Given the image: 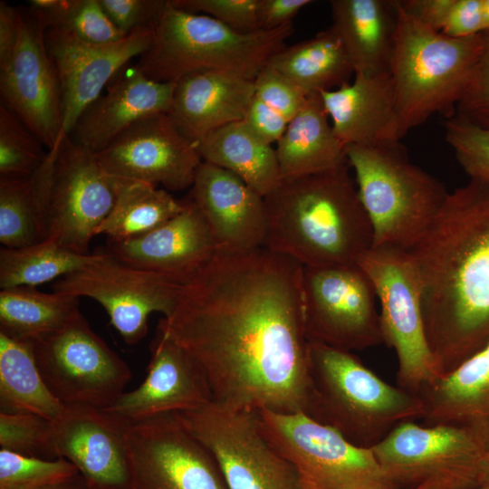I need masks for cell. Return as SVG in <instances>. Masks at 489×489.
Here are the masks:
<instances>
[{
	"label": "cell",
	"mask_w": 489,
	"mask_h": 489,
	"mask_svg": "<svg viewBox=\"0 0 489 489\" xmlns=\"http://www.w3.org/2000/svg\"><path fill=\"white\" fill-rule=\"evenodd\" d=\"M46 27L30 8L20 9L19 37L11 57L0 65V94L48 151L55 149L62 123L58 74L45 43Z\"/></svg>",
	"instance_id": "17"
},
{
	"label": "cell",
	"mask_w": 489,
	"mask_h": 489,
	"mask_svg": "<svg viewBox=\"0 0 489 489\" xmlns=\"http://www.w3.org/2000/svg\"><path fill=\"white\" fill-rule=\"evenodd\" d=\"M114 24L128 35L141 27L153 28L166 0H100Z\"/></svg>",
	"instance_id": "45"
},
{
	"label": "cell",
	"mask_w": 489,
	"mask_h": 489,
	"mask_svg": "<svg viewBox=\"0 0 489 489\" xmlns=\"http://www.w3.org/2000/svg\"><path fill=\"white\" fill-rule=\"evenodd\" d=\"M479 489H489V453L486 455Z\"/></svg>",
	"instance_id": "52"
},
{
	"label": "cell",
	"mask_w": 489,
	"mask_h": 489,
	"mask_svg": "<svg viewBox=\"0 0 489 489\" xmlns=\"http://www.w3.org/2000/svg\"><path fill=\"white\" fill-rule=\"evenodd\" d=\"M29 7L46 29L62 30L87 43H110L127 36L114 24L100 0H31Z\"/></svg>",
	"instance_id": "37"
},
{
	"label": "cell",
	"mask_w": 489,
	"mask_h": 489,
	"mask_svg": "<svg viewBox=\"0 0 489 489\" xmlns=\"http://www.w3.org/2000/svg\"><path fill=\"white\" fill-rule=\"evenodd\" d=\"M362 205L373 228V247L409 250L436 216L449 192L435 177L413 164L399 141L349 145Z\"/></svg>",
	"instance_id": "7"
},
{
	"label": "cell",
	"mask_w": 489,
	"mask_h": 489,
	"mask_svg": "<svg viewBox=\"0 0 489 489\" xmlns=\"http://www.w3.org/2000/svg\"><path fill=\"white\" fill-rule=\"evenodd\" d=\"M438 32L454 38L484 33L482 0H450Z\"/></svg>",
	"instance_id": "46"
},
{
	"label": "cell",
	"mask_w": 489,
	"mask_h": 489,
	"mask_svg": "<svg viewBox=\"0 0 489 489\" xmlns=\"http://www.w3.org/2000/svg\"><path fill=\"white\" fill-rule=\"evenodd\" d=\"M371 449L399 489L433 479H451L480 488L486 454L462 429L408 421Z\"/></svg>",
	"instance_id": "16"
},
{
	"label": "cell",
	"mask_w": 489,
	"mask_h": 489,
	"mask_svg": "<svg viewBox=\"0 0 489 489\" xmlns=\"http://www.w3.org/2000/svg\"><path fill=\"white\" fill-rule=\"evenodd\" d=\"M312 3L311 0H258L259 29L270 31L292 23L294 16Z\"/></svg>",
	"instance_id": "48"
},
{
	"label": "cell",
	"mask_w": 489,
	"mask_h": 489,
	"mask_svg": "<svg viewBox=\"0 0 489 489\" xmlns=\"http://www.w3.org/2000/svg\"><path fill=\"white\" fill-rule=\"evenodd\" d=\"M197 145L202 161L234 173L264 197L283 179L275 149L244 120L211 132Z\"/></svg>",
	"instance_id": "30"
},
{
	"label": "cell",
	"mask_w": 489,
	"mask_h": 489,
	"mask_svg": "<svg viewBox=\"0 0 489 489\" xmlns=\"http://www.w3.org/2000/svg\"><path fill=\"white\" fill-rule=\"evenodd\" d=\"M254 96L281 113L288 122L308 98L294 82L269 64L254 79Z\"/></svg>",
	"instance_id": "44"
},
{
	"label": "cell",
	"mask_w": 489,
	"mask_h": 489,
	"mask_svg": "<svg viewBox=\"0 0 489 489\" xmlns=\"http://www.w3.org/2000/svg\"><path fill=\"white\" fill-rule=\"evenodd\" d=\"M38 368L34 343L0 333V413L55 419L63 408Z\"/></svg>",
	"instance_id": "33"
},
{
	"label": "cell",
	"mask_w": 489,
	"mask_h": 489,
	"mask_svg": "<svg viewBox=\"0 0 489 489\" xmlns=\"http://www.w3.org/2000/svg\"><path fill=\"white\" fill-rule=\"evenodd\" d=\"M416 396L422 425L462 429L489 453V343Z\"/></svg>",
	"instance_id": "25"
},
{
	"label": "cell",
	"mask_w": 489,
	"mask_h": 489,
	"mask_svg": "<svg viewBox=\"0 0 489 489\" xmlns=\"http://www.w3.org/2000/svg\"><path fill=\"white\" fill-rule=\"evenodd\" d=\"M20 32V9L6 2L0 3V65L12 55Z\"/></svg>",
	"instance_id": "49"
},
{
	"label": "cell",
	"mask_w": 489,
	"mask_h": 489,
	"mask_svg": "<svg viewBox=\"0 0 489 489\" xmlns=\"http://www.w3.org/2000/svg\"><path fill=\"white\" fill-rule=\"evenodd\" d=\"M153 40L136 63L149 79L176 82L199 72H222L254 80L294 33L292 23L270 31L241 33L215 18L182 10L166 0Z\"/></svg>",
	"instance_id": "5"
},
{
	"label": "cell",
	"mask_w": 489,
	"mask_h": 489,
	"mask_svg": "<svg viewBox=\"0 0 489 489\" xmlns=\"http://www.w3.org/2000/svg\"><path fill=\"white\" fill-rule=\"evenodd\" d=\"M114 178L113 206L97 229L109 241H120L151 231L183 208V200L166 189L140 181Z\"/></svg>",
	"instance_id": "35"
},
{
	"label": "cell",
	"mask_w": 489,
	"mask_h": 489,
	"mask_svg": "<svg viewBox=\"0 0 489 489\" xmlns=\"http://www.w3.org/2000/svg\"><path fill=\"white\" fill-rule=\"evenodd\" d=\"M153 35V28L141 27L118 42L97 44L56 28L46 29V47L58 74L62 105V129L52 151L112 78L148 50Z\"/></svg>",
	"instance_id": "19"
},
{
	"label": "cell",
	"mask_w": 489,
	"mask_h": 489,
	"mask_svg": "<svg viewBox=\"0 0 489 489\" xmlns=\"http://www.w3.org/2000/svg\"><path fill=\"white\" fill-rule=\"evenodd\" d=\"M256 414L263 436L294 467L302 489H399L371 448L353 445L306 414Z\"/></svg>",
	"instance_id": "8"
},
{
	"label": "cell",
	"mask_w": 489,
	"mask_h": 489,
	"mask_svg": "<svg viewBox=\"0 0 489 489\" xmlns=\"http://www.w3.org/2000/svg\"><path fill=\"white\" fill-rule=\"evenodd\" d=\"M320 94L333 131L346 147L400 140L389 72L355 73L352 82Z\"/></svg>",
	"instance_id": "26"
},
{
	"label": "cell",
	"mask_w": 489,
	"mask_h": 489,
	"mask_svg": "<svg viewBox=\"0 0 489 489\" xmlns=\"http://www.w3.org/2000/svg\"><path fill=\"white\" fill-rule=\"evenodd\" d=\"M54 154L31 176L0 179V242L16 248L47 239L48 202Z\"/></svg>",
	"instance_id": "31"
},
{
	"label": "cell",
	"mask_w": 489,
	"mask_h": 489,
	"mask_svg": "<svg viewBox=\"0 0 489 489\" xmlns=\"http://www.w3.org/2000/svg\"><path fill=\"white\" fill-rule=\"evenodd\" d=\"M40 372L62 404L110 407L132 378L129 365L79 312L63 328L34 342Z\"/></svg>",
	"instance_id": "10"
},
{
	"label": "cell",
	"mask_w": 489,
	"mask_h": 489,
	"mask_svg": "<svg viewBox=\"0 0 489 489\" xmlns=\"http://www.w3.org/2000/svg\"><path fill=\"white\" fill-rule=\"evenodd\" d=\"M41 489H88V485L81 475L62 483L49 485Z\"/></svg>",
	"instance_id": "51"
},
{
	"label": "cell",
	"mask_w": 489,
	"mask_h": 489,
	"mask_svg": "<svg viewBox=\"0 0 489 489\" xmlns=\"http://www.w3.org/2000/svg\"><path fill=\"white\" fill-rule=\"evenodd\" d=\"M63 405L52 420L57 456L71 462L89 487L129 489V424L105 409Z\"/></svg>",
	"instance_id": "20"
},
{
	"label": "cell",
	"mask_w": 489,
	"mask_h": 489,
	"mask_svg": "<svg viewBox=\"0 0 489 489\" xmlns=\"http://www.w3.org/2000/svg\"><path fill=\"white\" fill-rule=\"evenodd\" d=\"M484 33L489 31V0H482Z\"/></svg>",
	"instance_id": "53"
},
{
	"label": "cell",
	"mask_w": 489,
	"mask_h": 489,
	"mask_svg": "<svg viewBox=\"0 0 489 489\" xmlns=\"http://www.w3.org/2000/svg\"><path fill=\"white\" fill-rule=\"evenodd\" d=\"M32 130L9 109L0 105V179H20L34 174L48 151Z\"/></svg>",
	"instance_id": "38"
},
{
	"label": "cell",
	"mask_w": 489,
	"mask_h": 489,
	"mask_svg": "<svg viewBox=\"0 0 489 489\" xmlns=\"http://www.w3.org/2000/svg\"><path fill=\"white\" fill-rule=\"evenodd\" d=\"M389 73L399 138L439 113L450 119L484 46V33L454 38L421 23L401 6Z\"/></svg>",
	"instance_id": "6"
},
{
	"label": "cell",
	"mask_w": 489,
	"mask_h": 489,
	"mask_svg": "<svg viewBox=\"0 0 489 489\" xmlns=\"http://www.w3.org/2000/svg\"><path fill=\"white\" fill-rule=\"evenodd\" d=\"M96 155L112 177L161 185L169 191L192 187L202 163L197 143L168 113L136 122Z\"/></svg>",
	"instance_id": "18"
},
{
	"label": "cell",
	"mask_w": 489,
	"mask_h": 489,
	"mask_svg": "<svg viewBox=\"0 0 489 489\" xmlns=\"http://www.w3.org/2000/svg\"><path fill=\"white\" fill-rule=\"evenodd\" d=\"M302 289L309 342L348 351L384 343L376 291L358 263L303 267Z\"/></svg>",
	"instance_id": "12"
},
{
	"label": "cell",
	"mask_w": 489,
	"mask_h": 489,
	"mask_svg": "<svg viewBox=\"0 0 489 489\" xmlns=\"http://www.w3.org/2000/svg\"><path fill=\"white\" fill-rule=\"evenodd\" d=\"M176 415L214 455L229 489H302L294 467L263 436L256 411L211 401Z\"/></svg>",
	"instance_id": "11"
},
{
	"label": "cell",
	"mask_w": 489,
	"mask_h": 489,
	"mask_svg": "<svg viewBox=\"0 0 489 489\" xmlns=\"http://www.w3.org/2000/svg\"><path fill=\"white\" fill-rule=\"evenodd\" d=\"M175 85L149 79L136 64L124 68L106 93L82 113L68 136L97 154L136 122L168 113Z\"/></svg>",
	"instance_id": "24"
},
{
	"label": "cell",
	"mask_w": 489,
	"mask_h": 489,
	"mask_svg": "<svg viewBox=\"0 0 489 489\" xmlns=\"http://www.w3.org/2000/svg\"><path fill=\"white\" fill-rule=\"evenodd\" d=\"M67 459H43L0 449V489H41L79 475Z\"/></svg>",
	"instance_id": "39"
},
{
	"label": "cell",
	"mask_w": 489,
	"mask_h": 489,
	"mask_svg": "<svg viewBox=\"0 0 489 489\" xmlns=\"http://www.w3.org/2000/svg\"><path fill=\"white\" fill-rule=\"evenodd\" d=\"M268 64L307 96L339 88L354 75L350 59L331 26L310 39L285 46Z\"/></svg>",
	"instance_id": "32"
},
{
	"label": "cell",
	"mask_w": 489,
	"mask_h": 489,
	"mask_svg": "<svg viewBox=\"0 0 489 489\" xmlns=\"http://www.w3.org/2000/svg\"><path fill=\"white\" fill-rule=\"evenodd\" d=\"M190 198L204 216L217 252L242 253L264 246V198L234 173L202 161Z\"/></svg>",
	"instance_id": "23"
},
{
	"label": "cell",
	"mask_w": 489,
	"mask_h": 489,
	"mask_svg": "<svg viewBox=\"0 0 489 489\" xmlns=\"http://www.w3.org/2000/svg\"><path fill=\"white\" fill-rule=\"evenodd\" d=\"M422 402L352 353L310 342L305 413L355 446L372 448L404 422L421 417Z\"/></svg>",
	"instance_id": "4"
},
{
	"label": "cell",
	"mask_w": 489,
	"mask_h": 489,
	"mask_svg": "<svg viewBox=\"0 0 489 489\" xmlns=\"http://www.w3.org/2000/svg\"><path fill=\"white\" fill-rule=\"evenodd\" d=\"M48 202L47 239L89 254L91 240L115 201L114 178L96 153L66 136L54 151Z\"/></svg>",
	"instance_id": "15"
},
{
	"label": "cell",
	"mask_w": 489,
	"mask_h": 489,
	"mask_svg": "<svg viewBox=\"0 0 489 489\" xmlns=\"http://www.w3.org/2000/svg\"><path fill=\"white\" fill-rule=\"evenodd\" d=\"M483 52L460 99L455 116L489 129V31Z\"/></svg>",
	"instance_id": "43"
},
{
	"label": "cell",
	"mask_w": 489,
	"mask_h": 489,
	"mask_svg": "<svg viewBox=\"0 0 489 489\" xmlns=\"http://www.w3.org/2000/svg\"><path fill=\"white\" fill-rule=\"evenodd\" d=\"M104 253L101 260L57 279L53 292L96 301L123 340L137 344L148 332L151 313L171 314L184 284Z\"/></svg>",
	"instance_id": "13"
},
{
	"label": "cell",
	"mask_w": 489,
	"mask_h": 489,
	"mask_svg": "<svg viewBox=\"0 0 489 489\" xmlns=\"http://www.w3.org/2000/svg\"><path fill=\"white\" fill-rule=\"evenodd\" d=\"M129 489H229L211 452L176 413L129 424Z\"/></svg>",
	"instance_id": "14"
},
{
	"label": "cell",
	"mask_w": 489,
	"mask_h": 489,
	"mask_svg": "<svg viewBox=\"0 0 489 489\" xmlns=\"http://www.w3.org/2000/svg\"><path fill=\"white\" fill-rule=\"evenodd\" d=\"M79 299L66 293L43 292L34 286L0 291V333L35 342L63 328L79 312Z\"/></svg>",
	"instance_id": "34"
},
{
	"label": "cell",
	"mask_w": 489,
	"mask_h": 489,
	"mask_svg": "<svg viewBox=\"0 0 489 489\" xmlns=\"http://www.w3.org/2000/svg\"><path fill=\"white\" fill-rule=\"evenodd\" d=\"M408 489H472L468 485L451 479H433Z\"/></svg>",
	"instance_id": "50"
},
{
	"label": "cell",
	"mask_w": 489,
	"mask_h": 489,
	"mask_svg": "<svg viewBox=\"0 0 489 489\" xmlns=\"http://www.w3.org/2000/svg\"><path fill=\"white\" fill-rule=\"evenodd\" d=\"M303 266L260 247L217 252L183 285L160 327L199 364L213 402L305 413L309 348Z\"/></svg>",
	"instance_id": "1"
},
{
	"label": "cell",
	"mask_w": 489,
	"mask_h": 489,
	"mask_svg": "<svg viewBox=\"0 0 489 489\" xmlns=\"http://www.w3.org/2000/svg\"><path fill=\"white\" fill-rule=\"evenodd\" d=\"M104 255V252L79 254L48 239L22 247H2L0 287H35L79 271L101 260Z\"/></svg>",
	"instance_id": "36"
},
{
	"label": "cell",
	"mask_w": 489,
	"mask_h": 489,
	"mask_svg": "<svg viewBox=\"0 0 489 489\" xmlns=\"http://www.w3.org/2000/svg\"><path fill=\"white\" fill-rule=\"evenodd\" d=\"M346 146L329 121L321 96H308L276 142V157L283 179L312 175L348 162Z\"/></svg>",
	"instance_id": "29"
},
{
	"label": "cell",
	"mask_w": 489,
	"mask_h": 489,
	"mask_svg": "<svg viewBox=\"0 0 489 489\" xmlns=\"http://www.w3.org/2000/svg\"><path fill=\"white\" fill-rule=\"evenodd\" d=\"M254 96V80L222 72H194L176 82L168 114L197 144L211 132L243 120Z\"/></svg>",
	"instance_id": "27"
},
{
	"label": "cell",
	"mask_w": 489,
	"mask_h": 489,
	"mask_svg": "<svg viewBox=\"0 0 489 489\" xmlns=\"http://www.w3.org/2000/svg\"><path fill=\"white\" fill-rule=\"evenodd\" d=\"M268 144L276 143L284 133L288 120L278 111L254 96L243 120Z\"/></svg>",
	"instance_id": "47"
},
{
	"label": "cell",
	"mask_w": 489,
	"mask_h": 489,
	"mask_svg": "<svg viewBox=\"0 0 489 489\" xmlns=\"http://www.w3.org/2000/svg\"><path fill=\"white\" fill-rule=\"evenodd\" d=\"M350 168L282 179L264 197V247L303 267L357 264L373 247V228Z\"/></svg>",
	"instance_id": "3"
},
{
	"label": "cell",
	"mask_w": 489,
	"mask_h": 489,
	"mask_svg": "<svg viewBox=\"0 0 489 489\" xmlns=\"http://www.w3.org/2000/svg\"><path fill=\"white\" fill-rule=\"evenodd\" d=\"M446 140L470 178L489 182V129L456 116L445 123Z\"/></svg>",
	"instance_id": "41"
},
{
	"label": "cell",
	"mask_w": 489,
	"mask_h": 489,
	"mask_svg": "<svg viewBox=\"0 0 489 489\" xmlns=\"http://www.w3.org/2000/svg\"><path fill=\"white\" fill-rule=\"evenodd\" d=\"M331 27L355 73L389 72L398 23V0H332Z\"/></svg>",
	"instance_id": "28"
},
{
	"label": "cell",
	"mask_w": 489,
	"mask_h": 489,
	"mask_svg": "<svg viewBox=\"0 0 489 489\" xmlns=\"http://www.w3.org/2000/svg\"><path fill=\"white\" fill-rule=\"evenodd\" d=\"M358 264L376 291L384 343L398 359V387L416 396L442 377L426 335L416 263L408 250L384 245L367 251Z\"/></svg>",
	"instance_id": "9"
},
{
	"label": "cell",
	"mask_w": 489,
	"mask_h": 489,
	"mask_svg": "<svg viewBox=\"0 0 489 489\" xmlns=\"http://www.w3.org/2000/svg\"><path fill=\"white\" fill-rule=\"evenodd\" d=\"M187 12L206 14L241 32L260 31L257 17L258 0H171Z\"/></svg>",
	"instance_id": "42"
},
{
	"label": "cell",
	"mask_w": 489,
	"mask_h": 489,
	"mask_svg": "<svg viewBox=\"0 0 489 489\" xmlns=\"http://www.w3.org/2000/svg\"><path fill=\"white\" fill-rule=\"evenodd\" d=\"M149 350L143 382L103 409L133 424L163 414L194 410L213 401L199 364L158 326Z\"/></svg>",
	"instance_id": "21"
},
{
	"label": "cell",
	"mask_w": 489,
	"mask_h": 489,
	"mask_svg": "<svg viewBox=\"0 0 489 489\" xmlns=\"http://www.w3.org/2000/svg\"><path fill=\"white\" fill-rule=\"evenodd\" d=\"M419 274L428 345L445 376L489 343V182L448 193L408 250Z\"/></svg>",
	"instance_id": "2"
},
{
	"label": "cell",
	"mask_w": 489,
	"mask_h": 489,
	"mask_svg": "<svg viewBox=\"0 0 489 489\" xmlns=\"http://www.w3.org/2000/svg\"><path fill=\"white\" fill-rule=\"evenodd\" d=\"M120 262L165 275L182 284L189 282L217 253L212 233L189 197L182 210L147 233L109 241L106 251Z\"/></svg>",
	"instance_id": "22"
},
{
	"label": "cell",
	"mask_w": 489,
	"mask_h": 489,
	"mask_svg": "<svg viewBox=\"0 0 489 489\" xmlns=\"http://www.w3.org/2000/svg\"><path fill=\"white\" fill-rule=\"evenodd\" d=\"M0 446L27 456L59 458L52 420L34 414L0 413Z\"/></svg>",
	"instance_id": "40"
},
{
	"label": "cell",
	"mask_w": 489,
	"mask_h": 489,
	"mask_svg": "<svg viewBox=\"0 0 489 489\" xmlns=\"http://www.w3.org/2000/svg\"><path fill=\"white\" fill-rule=\"evenodd\" d=\"M88 489H99V488H94V487H89L88 486Z\"/></svg>",
	"instance_id": "54"
}]
</instances>
